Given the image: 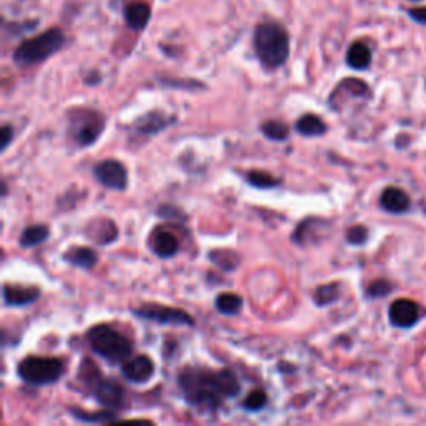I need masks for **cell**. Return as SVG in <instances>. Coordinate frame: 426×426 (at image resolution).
I'll use <instances>...</instances> for the list:
<instances>
[{
  "label": "cell",
  "mask_w": 426,
  "mask_h": 426,
  "mask_svg": "<svg viewBox=\"0 0 426 426\" xmlns=\"http://www.w3.org/2000/svg\"><path fill=\"white\" fill-rule=\"evenodd\" d=\"M346 63L355 71H365L372 63V50L363 42H355L346 52Z\"/></svg>",
  "instance_id": "cell-17"
},
{
  "label": "cell",
  "mask_w": 426,
  "mask_h": 426,
  "mask_svg": "<svg viewBox=\"0 0 426 426\" xmlns=\"http://www.w3.org/2000/svg\"><path fill=\"white\" fill-rule=\"evenodd\" d=\"M210 260L226 272H235L240 265V257L231 250H213L210 252Z\"/></svg>",
  "instance_id": "cell-22"
},
{
  "label": "cell",
  "mask_w": 426,
  "mask_h": 426,
  "mask_svg": "<svg viewBox=\"0 0 426 426\" xmlns=\"http://www.w3.org/2000/svg\"><path fill=\"white\" fill-rule=\"evenodd\" d=\"M150 248L157 257L160 258H172L180 250V242L172 231L169 230H157L150 237Z\"/></svg>",
  "instance_id": "cell-14"
},
{
  "label": "cell",
  "mask_w": 426,
  "mask_h": 426,
  "mask_svg": "<svg viewBox=\"0 0 426 426\" xmlns=\"http://www.w3.org/2000/svg\"><path fill=\"white\" fill-rule=\"evenodd\" d=\"M71 413L75 416L77 420L85 421V423H107V421H115L118 420V416L115 411L107 410V411H99V413H89V411H83L78 408H71Z\"/></svg>",
  "instance_id": "cell-26"
},
{
  "label": "cell",
  "mask_w": 426,
  "mask_h": 426,
  "mask_svg": "<svg viewBox=\"0 0 426 426\" xmlns=\"http://www.w3.org/2000/svg\"><path fill=\"white\" fill-rule=\"evenodd\" d=\"M262 133L273 142H285L290 137V128L281 120H267L262 123Z\"/></svg>",
  "instance_id": "cell-23"
},
{
  "label": "cell",
  "mask_w": 426,
  "mask_h": 426,
  "mask_svg": "<svg viewBox=\"0 0 426 426\" xmlns=\"http://www.w3.org/2000/svg\"><path fill=\"white\" fill-rule=\"evenodd\" d=\"M242 296L235 293H221L217 296L215 300L217 310H219L221 315H229V317H233V315H238L242 312Z\"/></svg>",
  "instance_id": "cell-21"
},
{
  "label": "cell",
  "mask_w": 426,
  "mask_h": 426,
  "mask_svg": "<svg viewBox=\"0 0 426 426\" xmlns=\"http://www.w3.org/2000/svg\"><path fill=\"white\" fill-rule=\"evenodd\" d=\"M267 401H268V398H267L265 391L255 390L243 400V408L248 411H260L262 408H265Z\"/></svg>",
  "instance_id": "cell-28"
},
{
  "label": "cell",
  "mask_w": 426,
  "mask_h": 426,
  "mask_svg": "<svg viewBox=\"0 0 426 426\" xmlns=\"http://www.w3.org/2000/svg\"><path fill=\"white\" fill-rule=\"evenodd\" d=\"M295 128L296 132L303 137H322L325 135L328 130L327 123L323 122V118L315 114L302 115V117L298 118V122H296Z\"/></svg>",
  "instance_id": "cell-16"
},
{
  "label": "cell",
  "mask_w": 426,
  "mask_h": 426,
  "mask_svg": "<svg viewBox=\"0 0 426 426\" xmlns=\"http://www.w3.org/2000/svg\"><path fill=\"white\" fill-rule=\"evenodd\" d=\"M408 16L413 18L415 22H418V24L426 25V7H415L410 8Z\"/></svg>",
  "instance_id": "cell-32"
},
{
  "label": "cell",
  "mask_w": 426,
  "mask_h": 426,
  "mask_svg": "<svg viewBox=\"0 0 426 426\" xmlns=\"http://www.w3.org/2000/svg\"><path fill=\"white\" fill-rule=\"evenodd\" d=\"M340 298V284H328L322 285L315 290V303L318 307H327Z\"/></svg>",
  "instance_id": "cell-25"
},
{
  "label": "cell",
  "mask_w": 426,
  "mask_h": 426,
  "mask_svg": "<svg viewBox=\"0 0 426 426\" xmlns=\"http://www.w3.org/2000/svg\"><path fill=\"white\" fill-rule=\"evenodd\" d=\"M388 318H390V323L393 327L406 330V328L415 327L420 322L421 308L413 300H395L390 305V310H388Z\"/></svg>",
  "instance_id": "cell-10"
},
{
  "label": "cell",
  "mask_w": 426,
  "mask_h": 426,
  "mask_svg": "<svg viewBox=\"0 0 426 426\" xmlns=\"http://www.w3.org/2000/svg\"><path fill=\"white\" fill-rule=\"evenodd\" d=\"M40 298V290L34 286L4 285V303L7 307H27Z\"/></svg>",
  "instance_id": "cell-12"
},
{
  "label": "cell",
  "mask_w": 426,
  "mask_h": 426,
  "mask_svg": "<svg viewBox=\"0 0 426 426\" xmlns=\"http://www.w3.org/2000/svg\"><path fill=\"white\" fill-rule=\"evenodd\" d=\"M49 235H50V230L47 225H30L22 231L18 242H20V247L34 248L37 245L44 243L45 240L49 238Z\"/></svg>",
  "instance_id": "cell-20"
},
{
  "label": "cell",
  "mask_w": 426,
  "mask_h": 426,
  "mask_svg": "<svg viewBox=\"0 0 426 426\" xmlns=\"http://www.w3.org/2000/svg\"><path fill=\"white\" fill-rule=\"evenodd\" d=\"M379 205L388 213H393V215H401V213H406L411 207V200L408 197V193L405 190L398 188V187H388L382 192V197H379Z\"/></svg>",
  "instance_id": "cell-13"
},
{
  "label": "cell",
  "mask_w": 426,
  "mask_h": 426,
  "mask_svg": "<svg viewBox=\"0 0 426 426\" xmlns=\"http://www.w3.org/2000/svg\"><path fill=\"white\" fill-rule=\"evenodd\" d=\"M245 178H247V182L255 188H275L281 183L280 178L273 177V175L268 172H262V170H250Z\"/></svg>",
  "instance_id": "cell-24"
},
{
  "label": "cell",
  "mask_w": 426,
  "mask_h": 426,
  "mask_svg": "<svg viewBox=\"0 0 426 426\" xmlns=\"http://www.w3.org/2000/svg\"><path fill=\"white\" fill-rule=\"evenodd\" d=\"M154 373L155 363L147 355H137L122 363V375L130 383H135V385H143V383L150 382Z\"/></svg>",
  "instance_id": "cell-11"
},
{
  "label": "cell",
  "mask_w": 426,
  "mask_h": 426,
  "mask_svg": "<svg viewBox=\"0 0 426 426\" xmlns=\"http://www.w3.org/2000/svg\"><path fill=\"white\" fill-rule=\"evenodd\" d=\"M97 224L100 225L102 233H97V231L95 233H92V237L95 238V242H99L100 245L115 242V238L118 237V230H117V226H115L114 221L102 220V221H97Z\"/></svg>",
  "instance_id": "cell-27"
},
{
  "label": "cell",
  "mask_w": 426,
  "mask_h": 426,
  "mask_svg": "<svg viewBox=\"0 0 426 426\" xmlns=\"http://www.w3.org/2000/svg\"><path fill=\"white\" fill-rule=\"evenodd\" d=\"M0 135H2V140H0V148L2 152L7 150V147L11 145V142L13 140V130L11 125H4L2 130H0Z\"/></svg>",
  "instance_id": "cell-31"
},
{
  "label": "cell",
  "mask_w": 426,
  "mask_h": 426,
  "mask_svg": "<svg viewBox=\"0 0 426 426\" xmlns=\"http://www.w3.org/2000/svg\"><path fill=\"white\" fill-rule=\"evenodd\" d=\"M63 258H66L68 263H72L73 267L83 268V270H92V268L97 265V262H99V257H97L94 250L87 247L71 248L63 255Z\"/></svg>",
  "instance_id": "cell-18"
},
{
  "label": "cell",
  "mask_w": 426,
  "mask_h": 426,
  "mask_svg": "<svg viewBox=\"0 0 426 426\" xmlns=\"http://www.w3.org/2000/svg\"><path fill=\"white\" fill-rule=\"evenodd\" d=\"M393 285L388 280H375L373 284L368 285L367 296L368 298H382V296L390 295Z\"/></svg>",
  "instance_id": "cell-29"
},
{
  "label": "cell",
  "mask_w": 426,
  "mask_h": 426,
  "mask_svg": "<svg viewBox=\"0 0 426 426\" xmlns=\"http://www.w3.org/2000/svg\"><path fill=\"white\" fill-rule=\"evenodd\" d=\"M178 385L185 400L202 411H215L226 398H235L242 390L231 370H210L187 367L178 375Z\"/></svg>",
  "instance_id": "cell-1"
},
{
  "label": "cell",
  "mask_w": 426,
  "mask_h": 426,
  "mask_svg": "<svg viewBox=\"0 0 426 426\" xmlns=\"http://www.w3.org/2000/svg\"><path fill=\"white\" fill-rule=\"evenodd\" d=\"M368 240V230L363 225H355L346 231V242L350 245H363Z\"/></svg>",
  "instance_id": "cell-30"
},
{
  "label": "cell",
  "mask_w": 426,
  "mask_h": 426,
  "mask_svg": "<svg viewBox=\"0 0 426 426\" xmlns=\"http://www.w3.org/2000/svg\"><path fill=\"white\" fill-rule=\"evenodd\" d=\"M63 372H66L63 361L54 356H25L17 367L22 382L32 387L52 385L62 378Z\"/></svg>",
  "instance_id": "cell-5"
},
{
  "label": "cell",
  "mask_w": 426,
  "mask_h": 426,
  "mask_svg": "<svg viewBox=\"0 0 426 426\" xmlns=\"http://www.w3.org/2000/svg\"><path fill=\"white\" fill-rule=\"evenodd\" d=\"M133 315L142 320H147V322L160 323V325H195V320L185 310L170 308L165 307V305H143V307L133 310Z\"/></svg>",
  "instance_id": "cell-7"
},
{
  "label": "cell",
  "mask_w": 426,
  "mask_h": 426,
  "mask_svg": "<svg viewBox=\"0 0 426 426\" xmlns=\"http://www.w3.org/2000/svg\"><path fill=\"white\" fill-rule=\"evenodd\" d=\"M90 348L109 363H123L132 356L133 343L128 336L110 325H95L87 331Z\"/></svg>",
  "instance_id": "cell-3"
},
{
  "label": "cell",
  "mask_w": 426,
  "mask_h": 426,
  "mask_svg": "<svg viewBox=\"0 0 426 426\" xmlns=\"http://www.w3.org/2000/svg\"><path fill=\"white\" fill-rule=\"evenodd\" d=\"M150 7L145 2H133L128 4L125 8V18H127V24L132 27L133 30H143L150 20Z\"/></svg>",
  "instance_id": "cell-15"
},
{
  "label": "cell",
  "mask_w": 426,
  "mask_h": 426,
  "mask_svg": "<svg viewBox=\"0 0 426 426\" xmlns=\"http://www.w3.org/2000/svg\"><path fill=\"white\" fill-rule=\"evenodd\" d=\"M253 47L262 66L273 71V68L284 66L288 60L290 35L279 22L265 20L255 29Z\"/></svg>",
  "instance_id": "cell-2"
},
{
  "label": "cell",
  "mask_w": 426,
  "mask_h": 426,
  "mask_svg": "<svg viewBox=\"0 0 426 426\" xmlns=\"http://www.w3.org/2000/svg\"><path fill=\"white\" fill-rule=\"evenodd\" d=\"M94 177L100 185L110 190H125L128 185V172L122 162L109 159L94 166Z\"/></svg>",
  "instance_id": "cell-9"
},
{
  "label": "cell",
  "mask_w": 426,
  "mask_h": 426,
  "mask_svg": "<svg viewBox=\"0 0 426 426\" xmlns=\"http://www.w3.org/2000/svg\"><path fill=\"white\" fill-rule=\"evenodd\" d=\"M92 395L95 396V400L100 403L102 406H105L107 410H120L123 408L127 403V396H125V390L122 385L114 378H104L100 377L94 385L90 387Z\"/></svg>",
  "instance_id": "cell-8"
},
{
  "label": "cell",
  "mask_w": 426,
  "mask_h": 426,
  "mask_svg": "<svg viewBox=\"0 0 426 426\" xmlns=\"http://www.w3.org/2000/svg\"><path fill=\"white\" fill-rule=\"evenodd\" d=\"M68 133L80 147H89L99 140L105 128V117L94 109L77 107L67 114Z\"/></svg>",
  "instance_id": "cell-6"
},
{
  "label": "cell",
  "mask_w": 426,
  "mask_h": 426,
  "mask_svg": "<svg viewBox=\"0 0 426 426\" xmlns=\"http://www.w3.org/2000/svg\"><path fill=\"white\" fill-rule=\"evenodd\" d=\"M63 44H66V35L57 27H54V29L45 30L44 34L37 35L34 39L22 42L13 52V60L20 67L35 66V63L44 62L54 54H57L63 47Z\"/></svg>",
  "instance_id": "cell-4"
},
{
  "label": "cell",
  "mask_w": 426,
  "mask_h": 426,
  "mask_svg": "<svg viewBox=\"0 0 426 426\" xmlns=\"http://www.w3.org/2000/svg\"><path fill=\"white\" fill-rule=\"evenodd\" d=\"M170 123H172V118L170 117H165L164 114H159V112H152V114H147L145 117L138 118L135 123V128L140 133H143V135H147V133L148 135H155V133L164 130L166 125Z\"/></svg>",
  "instance_id": "cell-19"
}]
</instances>
